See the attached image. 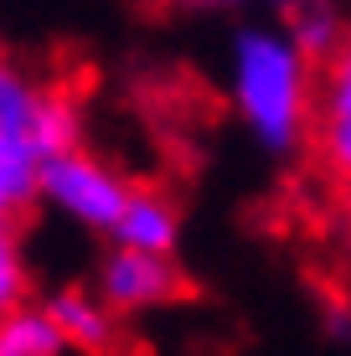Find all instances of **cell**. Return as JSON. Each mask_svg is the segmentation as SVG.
Returning <instances> with one entry per match:
<instances>
[{
	"mask_svg": "<svg viewBox=\"0 0 351 356\" xmlns=\"http://www.w3.org/2000/svg\"><path fill=\"white\" fill-rule=\"evenodd\" d=\"M227 104L238 124L253 134V145L284 161L310 134L316 67L295 52V42L279 26L248 21L233 31V47H227Z\"/></svg>",
	"mask_w": 351,
	"mask_h": 356,
	"instance_id": "cell-1",
	"label": "cell"
},
{
	"mask_svg": "<svg viewBox=\"0 0 351 356\" xmlns=\"http://www.w3.org/2000/svg\"><path fill=\"white\" fill-rule=\"evenodd\" d=\"M124 202L129 181L88 150H67L57 161H42V170H36V207L67 217L83 232H114Z\"/></svg>",
	"mask_w": 351,
	"mask_h": 356,
	"instance_id": "cell-2",
	"label": "cell"
},
{
	"mask_svg": "<svg viewBox=\"0 0 351 356\" xmlns=\"http://www.w3.org/2000/svg\"><path fill=\"white\" fill-rule=\"evenodd\" d=\"M186 294H191V279L181 274L176 259H150V253H129V248H108L99 259V274H93V300L114 321L171 310Z\"/></svg>",
	"mask_w": 351,
	"mask_h": 356,
	"instance_id": "cell-3",
	"label": "cell"
},
{
	"mask_svg": "<svg viewBox=\"0 0 351 356\" xmlns=\"http://www.w3.org/2000/svg\"><path fill=\"white\" fill-rule=\"evenodd\" d=\"M42 315L52 321V330L63 336V351H83V356H124V330L119 321L93 300V289L83 284H63L47 294Z\"/></svg>",
	"mask_w": 351,
	"mask_h": 356,
	"instance_id": "cell-4",
	"label": "cell"
},
{
	"mask_svg": "<svg viewBox=\"0 0 351 356\" xmlns=\"http://www.w3.org/2000/svg\"><path fill=\"white\" fill-rule=\"evenodd\" d=\"M114 248L129 253H150V259H176L181 253V207L165 191L150 186H129V202L114 222Z\"/></svg>",
	"mask_w": 351,
	"mask_h": 356,
	"instance_id": "cell-5",
	"label": "cell"
},
{
	"mask_svg": "<svg viewBox=\"0 0 351 356\" xmlns=\"http://www.w3.org/2000/svg\"><path fill=\"white\" fill-rule=\"evenodd\" d=\"M274 6V26H279L289 42H295V52L305 57L310 67H325L336 57V47L346 42V10L341 0H269Z\"/></svg>",
	"mask_w": 351,
	"mask_h": 356,
	"instance_id": "cell-6",
	"label": "cell"
},
{
	"mask_svg": "<svg viewBox=\"0 0 351 356\" xmlns=\"http://www.w3.org/2000/svg\"><path fill=\"white\" fill-rule=\"evenodd\" d=\"M47 83H36L26 67H16L10 57H0V134L6 140H21L31 150V129L47 108Z\"/></svg>",
	"mask_w": 351,
	"mask_h": 356,
	"instance_id": "cell-7",
	"label": "cell"
},
{
	"mask_svg": "<svg viewBox=\"0 0 351 356\" xmlns=\"http://www.w3.org/2000/svg\"><path fill=\"white\" fill-rule=\"evenodd\" d=\"M36 170H42V161L26 145L0 134V222L6 227H16L36 207Z\"/></svg>",
	"mask_w": 351,
	"mask_h": 356,
	"instance_id": "cell-8",
	"label": "cell"
},
{
	"mask_svg": "<svg viewBox=\"0 0 351 356\" xmlns=\"http://www.w3.org/2000/svg\"><path fill=\"white\" fill-rule=\"evenodd\" d=\"M0 356H63V336L42 315V305H16L0 315Z\"/></svg>",
	"mask_w": 351,
	"mask_h": 356,
	"instance_id": "cell-9",
	"label": "cell"
},
{
	"mask_svg": "<svg viewBox=\"0 0 351 356\" xmlns=\"http://www.w3.org/2000/svg\"><path fill=\"white\" fill-rule=\"evenodd\" d=\"M316 145H320V161L331 176H341L351 186V108H320L316 119Z\"/></svg>",
	"mask_w": 351,
	"mask_h": 356,
	"instance_id": "cell-10",
	"label": "cell"
},
{
	"mask_svg": "<svg viewBox=\"0 0 351 356\" xmlns=\"http://www.w3.org/2000/svg\"><path fill=\"white\" fill-rule=\"evenodd\" d=\"M26 289H31V274H26V259H21V238L16 227L0 222V315L26 305Z\"/></svg>",
	"mask_w": 351,
	"mask_h": 356,
	"instance_id": "cell-11",
	"label": "cell"
},
{
	"mask_svg": "<svg viewBox=\"0 0 351 356\" xmlns=\"http://www.w3.org/2000/svg\"><path fill=\"white\" fill-rule=\"evenodd\" d=\"M320 93H316V104L320 108H351V31H346V42L336 47V57L320 67Z\"/></svg>",
	"mask_w": 351,
	"mask_h": 356,
	"instance_id": "cell-12",
	"label": "cell"
},
{
	"mask_svg": "<svg viewBox=\"0 0 351 356\" xmlns=\"http://www.w3.org/2000/svg\"><path fill=\"white\" fill-rule=\"evenodd\" d=\"M176 6H197V10H238L243 0H176Z\"/></svg>",
	"mask_w": 351,
	"mask_h": 356,
	"instance_id": "cell-13",
	"label": "cell"
}]
</instances>
